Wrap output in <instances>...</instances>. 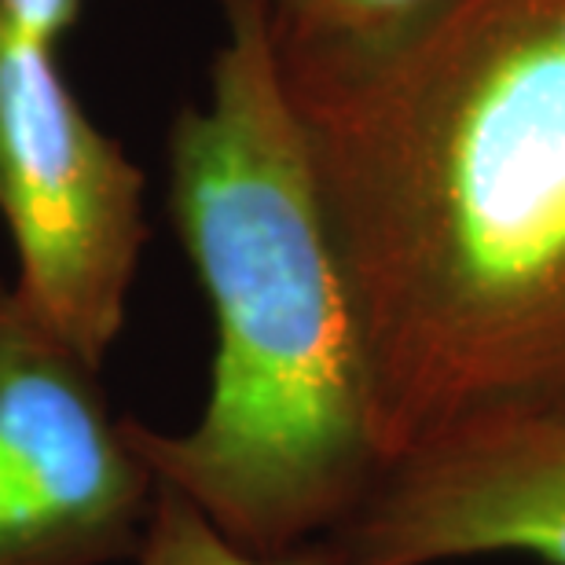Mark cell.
<instances>
[{"mask_svg":"<svg viewBox=\"0 0 565 565\" xmlns=\"http://www.w3.org/2000/svg\"><path fill=\"white\" fill-rule=\"evenodd\" d=\"M210 104L169 129V221L217 323L210 397L180 434L126 423L158 484L235 547L298 555L382 473L364 345L320 184L257 0H217Z\"/></svg>","mask_w":565,"mask_h":565,"instance_id":"obj_2","label":"cell"},{"mask_svg":"<svg viewBox=\"0 0 565 565\" xmlns=\"http://www.w3.org/2000/svg\"><path fill=\"white\" fill-rule=\"evenodd\" d=\"M279 63L360 60L401 41L445 0H257Z\"/></svg>","mask_w":565,"mask_h":565,"instance_id":"obj_6","label":"cell"},{"mask_svg":"<svg viewBox=\"0 0 565 565\" xmlns=\"http://www.w3.org/2000/svg\"><path fill=\"white\" fill-rule=\"evenodd\" d=\"M309 551L320 565H451L484 555L565 565V412L495 415L419 440Z\"/></svg>","mask_w":565,"mask_h":565,"instance_id":"obj_5","label":"cell"},{"mask_svg":"<svg viewBox=\"0 0 565 565\" xmlns=\"http://www.w3.org/2000/svg\"><path fill=\"white\" fill-rule=\"evenodd\" d=\"M154 489L99 367L0 279V565L137 558Z\"/></svg>","mask_w":565,"mask_h":565,"instance_id":"obj_4","label":"cell"},{"mask_svg":"<svg viewBox=\"0 0 565 565\" xmlns=\"http://www.w3.org/2000/svg\"><path fill=\"white\" fill-rule=\"evenodd\" d=\"M137 565H320L312 551L282 558H262L250 551L235 547L224 540L184 495L173 492L169 484L154 489V507L147 518L143 544L137 551Z\"/></svg>","mask_w":565,"mask_h":565,"instance_id":"obj_7","label":"cell"},{"mask_svg":"<svg viewBox=\"0 0 565 565\" xmlns=\"http://www.w3.org/2000/svg\"><path fill=\"white\" fill-rule=\"evenodd\" d=\"M0 11L44 49H55L77 26L82 0H0Z\"/></svg>","mask_w":565,"mask_h":565,"instance_id":"obj_8","label":"cell"},{"mask_svg":"<svg viewBox=\"0 0 565 565\" xmlns=\"http://www.w3.org/2000/svg\"><path fill=\"white\" fill-rule=\"evenodd\" d=\"M52 52L0 11V217L22 305L99 367L151 239L147 177L77 104Z\"/></svg>","mask_w":565,"mask_h":565,"instance_id":"obj_3","label":"cell"},{"mask_svg":"<svg viewBox=\"0 0 565 565\" xmlns=\"http://www.w3.org/2000/svg\"><path fill=\"white\" fill-rule=\"evenodd\" d=\"M279 71L382 467L448 426L565 412V0H445L379 52Z\"/></svg>","mask_w":565,"mask_h":565,"instance_id":"obj_1","label":"cell"}]
</instances>
